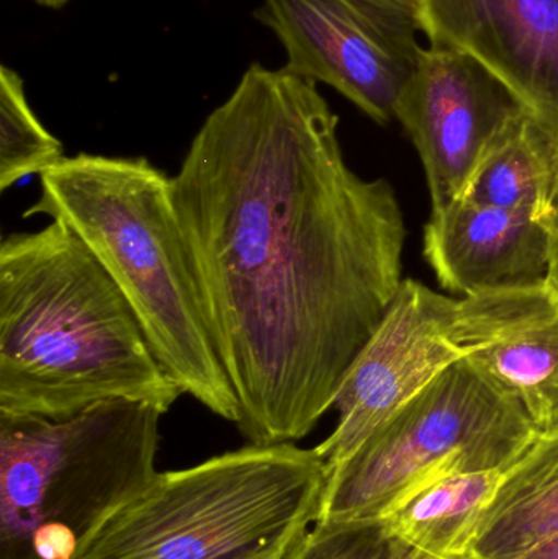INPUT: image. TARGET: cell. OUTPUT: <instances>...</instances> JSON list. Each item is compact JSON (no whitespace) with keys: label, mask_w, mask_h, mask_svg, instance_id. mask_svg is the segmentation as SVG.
Masks as SVG:
<instances>
[{"label":"cell","mask_w":558,"mask_h":559,"mask_svg":"<svg viewBox=\"0 0 558 559\" xmlns=\"http://www.w3.org/2000/svg\"><path fill=\"white\" fill-rule=\"evenodd\" d=\"M318 84L249 66L173 177L177 218L249 443H295L402 286L389 180L351 169Z\"/></svg>","instance_id":"obj_1"},{"label":"cell","mask_w":558,"mask_h":559,"mask_svg":"<svg viewBox=\"0 0 558 559\" xmlns=\"http://www.w3.org/2000/svg\"><path fill=\"white\" fill-rule=\"evenodd\" d=\"M110 275L59 222L0 245V414L64 420L102 401L182 396Z\"/></svg>","instance_id":"obj_2"},{"label":"cell","mask_w":558,"mask_h":559,"mask_svg":"<svg viewBox=\"0 0 558 559\" xmlns=\"http://www.w3.org/2000/svg\"><path fill=\"white\" fill-rule=\"evenodd\" d=\"M23 218L68 226L120 288L174 383L236 424L238 397L219 361L173 197V177L146 157L81 153L39 176Z\"/></svg>","instance_id":"obj_3"},{"label":"cell","mask_w":558,"mask_h":559,"mask_svg":"<svg viewBox=\"0 0 558 559\" xmlns=\"http://www.w3.org/2000/svg\"><path fill=\"white\" fill-rule=\"evenodd\" d=\"M163 416L134 400L64 420L0 414V559H82L159 473Z\"/></svg>","instance_id":"obj_4"},{"label":"cell","mask_w":558,"mask_h":559,"mask_svg":"<svg viewBox=\"0 0 558 559\" xmlns=\"http://www.w3.org/2000/svg\"><path fill=\"white\" fill-rule=\"evenodd\" d=\"M327 463L295 443L258 445L157 473L82 559H252L318 521Z\"/></svg>","instance_id":"obj_5"},{"label":"cell","mask_w":558,"mask_h":559,"mask_svg":"<svg viewBox=\"0 0 558 559\" xmlns=\"http://www.w3.org/2000/svg\"><path fill=\"white\" fill-rule=\"evenodd\" d=\"M537 433L517 397L458 361L331 469L317 522L382 518L441 476L504 472Z\"/></svg>","instance_id":"obj_6"},{"label":"cell","mask_w":558,"mask_h":559,"mask_svg":"<svg viewBox=\"0 0 558 559\" xmlns=\"http://www.w3.org/2000/svg\"><path fill=\"white\" fill-rule=\"evenodd\" d=\"M256 19L284 48V68L330 85L389 124L418 68L419 0H264Z\"/></svg>","instance_id":"obj_7"},{"label":"cell","mask_w":558,"mask_h":559,"mask_svg":"<svg viewBox=\"0 0 558 559\" xmlns=\"http://www.w3.org/2000/svg\"><path fill=\"white\" fill-rule=\"evenodd\" d=\"M459 299L403 280L389 311L337 390L333 433L317 447L328 472L346 462L385 420L451 365L465 360L455 338Z\"/></svg>","instance_id":"obj_8"},{"label":"cell","mask_w":558,"mask_h":559,"mask_svg":"<svg viewBox=\"0 0 558 559\" xmlns=\"http://www.w3.org/2000/svg\"><path fill=\"white\" fill-rule=\"evenodd\" d=\"M524 111L514 92L474 56L425 48L395 120L418 151L432 213L464 195L485 154Z\"/></svg>","instance_id":"obj_9"},{"label":"cell","mask_w":558,"mask_h":559,"mask_svg":"<svg viewBox=\"0 0 558 559\" xmlns=\"http://www.w3.org/2000/svg\"><path fill=\"white\" fill-rule=\"evenodd\" d=\"M429 46L477 58L558 141V0H419Z\"/></svg>","instance_id":"obj_10"},{"label":"cell","mask_w":558,"mask_h":559,"mask_svg":"<svg viewBox=\"0 0 558 559\" xmlns=\"http://www.w3.org/2000/svg\"><path fill=\"white\" fill-rule=\"evenodd\" d=\"M465 360L520 401L539 432L558 426V288L534 285L459 299Z\"/></svg>","instance_id":"obj_11"},{"label":"cell","mask_w":558,"mask_h":559,"mask_svg":"<svg viewBox=\"0 0 558 559\" xmlns=\"http://www.w3.org/2000/svg\"><path fill=\"white\" fill-rule=\"evenodd\" d=\"M423 252L446 289L472 296L549 280L553 235L533 216L459 199L432 213Z\"/></svg>","instance_id":"obj_12"},{"label":"cell","mask_w":558,"mask_h":559,"mask_svg":"<svg viewBox=\"0 0 558 559\" xmlns=\"http://www.w3.org/2000/svg\"><path fill=\"white\" fill-rule=\"evenodd\" d=\"M558 534V426L501 473L462 559H520Z\"/></svg>","instance_id":"obj_13"},{"label":"cell","mask_w":558,"mask_h":559,"mask_svg":"<svg viewBox=\"0 0 558 559\" xmlns=\"http://www.w3.org/2000/svg\"><path fill=\"white\" fill-rule=\"evenodd\" d=\"M557 182L558 141L524 111L485 154L461 199L549 225Z\"/></svg>","instance_id":"obj_14"},{"label":"cell","mask_w":558,"mask_h":559,"mask_svg":"<svg viewBox=\"0 0 558 559\" xmlns=\"http://www.w3.org/2000/svg\"><path fill=\"white\" fill-rule=\"evenodd\" d=\"M503 472H461L413 491L382 515L416 547L462 559Z\"/></svg>","instance_id":"obj_15"},{"label":"cell","mask_w":558,"mask_h":559,"mask_svg":"<svg viewBox=\"0 0 558 559\" xmlns=\"http://www.w3.org/2000/svg\"><path fill=\"white\" fill-rule=\"evenodd\" d=\"M61 141L46 130L26 98L19 72L0 69V192L41 176L64 159Z\"/></svg>","instance_id":"obj_16"},{"label":"cell","mask_w":558,"mask_h":559,"mask_svg":"<svg viewBox=\"0 0 558 559\" xmlns=\"http://www.w3.org/2000/svg\"><path fill=\"white\" fill-rule=\"evenodd\" d=\"M287 559H451L429 554L383 518L314 522Z\"/></svg>","instance_id":"obj_17"},{"label":"cell","mask_w":558,"mask_h":559,"mask_svg":"<svg viewBox=\"0 0 558 559\" xmlns=\"http://www.w3.org/2000/svg\"><path fill=\"white\" fill-rule=\"evenodd\" d=\"M550 235H553V255H550L549 280L558 288V182L556 199H554L553 216L549 222Z\"/></svg>","instance_id":"obj_18"},{"label":"cell","mask_w":558,"mask_h":559,"mask_svg":"<svg viewBox=\"0 0 558 559\" xmlns=\"http://www.w3.org/2000/svg\"><path fill=\"white\" fill-rule=\"evenodd\" d=\"M520 559H558V534L543 542Z\"/></svg>","instance_id":"obj_19"},{"label":"cell","mask_w":558,"mask_h":559,"mask_svg":"<svg viewBox=\"0 0 558 559\" xmlns=\"http://www.w3.org/2000/svg\"><path fill=\"white\" fill-rule=\"evenodd\" d=\"M292 550H294V547L281 548V550L271 551V554L261 555V557L252 559H287Z\"/></svg>","instance_id":"obj_20"},{"label":"cell","mask_w":558,"mask_h":559,"mask_svg":"<svg viewBox=\"0 0 558 559\" xmlns=\"http://www.w3.org/2000/svg\"><path fill=\"white\" fill-rule=\"evenodd\" d=\"M38 5L46 7V9L59 10L69 2V0H35Z\"/></svg>","instance_id":"obj_21"}]
</instances>
